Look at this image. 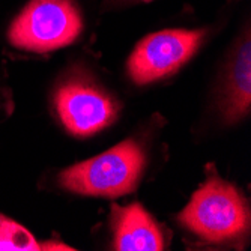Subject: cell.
Returning <instances> with one entry per match:
<instances>
[{
	"label": "cell",
	"instance_id": "obj_1",
	"mask_svg": "<svg viewBox=\"0 0 251 251\" xmlns=\"http://www.w3.org/2000/svg\"><path fill=\"white\" fill-rule=\"evenodd\" d=\"M179 223L208 242H227L248 232L250 209L232 184L212 175L179 214Z\"/></svg>",
	"mask_w": 251,
	"mask_h": 251
},
{
	"label": "cell",
	"instance_id": "obj_5",
	"mask_svg": "<svg viewBox=\"0 0 251 251\" xmlns=\"http://www.w3.org/2000/svg\"><path fill=\"white\" fill-rule=\"evenodd\" d=\"M54 105L65 128L75 137H90L118 118V102L104 89L86 78H70L54 95Z\"/></svg>",
	"mask_w": 251,
	"mask_h": 251
},
{
	"label": "cell",
	"instance_id": "obj_2",
	"mask_svg": "<svg viewBox=\"0 0 251 251\" xmlns=\"http://www.w3.org/2000/svg\"><path fill=\"white\" fill-rule=\"evenodd\" d=\"M146 167V155L134 139H128L101 155L65 169L60 185L77 194L119 197L132 193Z\"/></svg>",
	"mask_w": 251,
	"mask_h": 251
},
{
	"label": "cell",
	"instance_id": "obj_3",
	"mask_svg": "<svg viewBox=\"0 0 251 251\" xmlns=\"http://www.w3.org/2000/svg\"><path fill=\"white\" fill-rule=\"evenodd\" d=\"M83 26L74 0H32L12 21L8 38L17 49L47 53L73 44Z\"/></svg>",
	"mask_w": 251,
	"mask_h": 251
},
{
	"label": "cell",
	"instance_id": "obj_4",
	"mask_svg": "<svg viewBox=\"0 0 251 251\" xmlns=\"http://www.w3.org/2000/svg\"><path fill=\"white\" fill-rule=\"evenodd\" d=\"M206 30L172 29L143 38L128 60V74L135 84H149L176 73L203 44Z\"/></svg>",
	"mask_w": 251,
	"mask_h": 251
},
{
	"label": "cell",
	"instance_id": "obj_8",
	"mask_svg": "<svg viewBox=\"0 0 251 251\" xmlns=\"http://www.w3.org/2000/svg\"><path fill=\"white\" fill-rule=\"evenodd\" d=\"M39 250H74L59 242L39 244L21 224L0 215V251H39Z\"/></svg>",
	"mask_w": 251,
	"mask_h": 251
},
{
	"label": "cell",
	"instance_id": "obj_6",
	"mask_svg": "<svg viewBox=\"0 0 251 251\" xmlns=\"http://www.w3.org/2000/svg\"><path fill=\"white\" fill-rule=\"evenodd\" d=\"M113 247L119 251H161L164 236L155 220L139 203L113 208Z\"/></svg>",
	"mask_w": 251,
	"mask_h": 251
},
{
	"label": "cell",
	"instance_id": "obj_7",
	"mask_svg": "<svg viewBox=\"0 0 251 251\" xmlns=\"http://www.w3.org/2000/svg\"><path fill=\"white\" fill-rule=\"evenodd\" d=\"M251 107V42L250 32L244 33L233 51L224 78L221 110L227 122L245 118Z\"/></svg>",
	"mask_w": 251,
	"mask_h": 251
},
{
	"label": "cell",
	"instance_id": "obj_9",
	"mask_svg": "<svg viewBox=\"0 0 251 251\" xmlns=\"http://www.w3.org/2000/svg\"><path fill=\"white\" fill-rule=\"evenodd\" d=\"M142 2H149V0H105L104 6L105 8H118V6H128L132 3H142Z\"/></svg>",
	"mask_w": 251,
	"mask_h": 251
}]
</instances>
